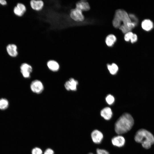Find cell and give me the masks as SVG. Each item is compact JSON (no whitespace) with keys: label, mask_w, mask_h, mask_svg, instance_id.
<instances>
[{"label":"cell","mask_w":154,"mask_h":154,"mask_svg":"<svg viewBox=\"0 0 154 154\" xmlns=\"http://www.w3.org/2000/svg\"><path fill=\"white\" fill-rule=\"evenodd\" d=\"M17 46L13 44H9L7 47V50L8 54L13 57L16 56L18 54Z\"/></svg>","instance_id":"9a60e30c"},{"label":"cell","mask_w":154,"mask_h":154,"mask_svg":"<svg viewBox=\"0 0 154 154\" xmlns=\"http://www.w3.org/2000/svg\"><path fill=\"white\" fill-rule=\"evenodd\" d=\"M135 141L141 144L145 149H149L154 143V136L149 131L145 129H141L136 133L135 136Z\"/></svg>","instance_id":"7a4b0ae2"},{"label":"cell","mask_w":154,"mask_h":154,"mask_svg":"<svg viewBox=\"0 0 154 154\" xmlns=\"http://www.w3.org/2000/svg\"><path fill=\"white\" fill-rule=\"evenodd\" d=\"M134 120L129 114L125 113L121 116L115 124V130L118 134L125 133L129 131L133 127Z\"/></svg>","instance_id":"6da1fadb"},{"label":"cell","mask_w":154,"mask_h":154,"mask_svg":"<svg viewBox=\"0 0 154 154\" xmlns=\"http://www.w3.org/2000/svg\"><path fill=\"white\" fill-rule=\"evenodd\" d=\"M47 65L48 68L51 71H56L59 68V65L56 61L53 60H50L47 63Z\"/></svg>","instance_id":"e0dca14e"},{"label":"cell","mask_w":154,"mask_h":154,"mask_svg":"<svg viewBox=\"0 0 154 154\" xmlns=\"http://www.w3.org/2000/svg\"><path fill=\"white\" fill-rule=\"evenodd\" d=\"M129 15L131 22L137 24L138 20L136 17L134 15L131 14H129Z\"/></svg>","instance_id":"cb8c5ba5"},{"label":"cell","mask_w":154,"mask_h":154,"mask_svg":"<svg viewBox=\"0 0 154 154\" xmlns=\"http://www.w3.org/2000/svg\"><path fill=\"white\" fill-rule=\"evenodd\" d=\"M106 100L107 103L109 104H111L114 101V97L111 95H108L106 98Z\"/></svg>","instance_id":"44dd1931"},{"label":"cell","mask_w":154,"mask_h":154,"mask_svg":"<svg viewBox=\"0 0 154 154\" xmlns=\"http://www.w3.org/2000/svg\"><path fill=\"white\" fill-rule=\"evenodd\" d=\"M0 4L3 5H5L7 4V2L4 0H0Z\"/></svg>","instance_id":"484cf974"},{"label":"cell","mask_w":154,"mask_h":154,"mask_svg":"<svg viewBox=\"0 0 154 154\" xmlns=\"http://www.w3.org/2000/svg\"><path fill=\"white\" fill-rule=\"evenodd\" d=\"M131 22L129 14L125 11L118 9L115 12L112 24L114 27L119 28L121 25L127 26V23Z\"/></svg>","instance_id":"3957f363"},{"label":"cell","mask_w":154,"mask_h":154,"mask_svg":"<svg viewBox=\"0 0 154 154\" xmlns=\"http://www.w3.org/2000/svg\"><path fill=\"white\" fill-rule=\"evenodd\" d=\"M44 154H54V152L52 149L48 148L45 151Z\"/></svg>","instance_id":"d4e9b609"},{"label":"cell","mask_w":154,"mask_h":154,"mask_svg":"<svg viewBox=\"0 0 154 154\" xmlns=\"http://www.w3.org/2000/svg\"><path fill=\"white\" fill-rule=\"evenodd\" d=\"M124 38L126 41H129L130 40L132 43H133L137 41V37L136 34L129 31L125 34Z\"/></svg>","instance_id":"2e32d148"},{"label":"cell","mask_w":154,"mask_h":154,"mask_svg":"<svg viewBox=\"0 0 154 154\" xmlns=\"http://www.w3.org/2000/svg\"><path fill=\"white\" fill-rule=\"evenodd\" d=\"M116 40L115 36L113 34L108 35L106 39V43L107 45L109 46H112Z\"/></svg>","instance_id":"ac0fdd59"},{"label":"cell","mask_w":154,"mask_h":154,"mask_svg":"<svg viewBox=\"0 0 154 154\" xmlns=\"http://www.w3.org/2000/svg\"><path fill=\"white\" fill-rule=\"evenodd\" d=\"M30 5L32 8L34 10L40 11L44 6V3L41 0H32L30 2Z\"/></svg>","instance_id":"4fadbf2b"},{"label":"cell","mask_w":154,"mask_h":154,"mask_svg":"<svg viewBox=\"0 0 154 154\" xmlns=\"http://www.w3.org/2000/svg\"><path fill=\"white\" fill-rule=\"evenodd\" d=\"M20 69L21 72L24 78H30L32 71V68L31 65L26 63H23L21 65Z\"/></svg>","instance_id":"8992f818"},{"label":"cell","mask_w":154,"mask_h":154,"mask_svg":"<svg viewBox=\"0 0 154 154\" xmlns=\"http://www.w3.org/2000/svg\"><path fill=\"white\" fill-rule=\"evenodd\" d=\"M101 116L106 120H109L112 117V112L111 109L108 107H106L101 111Z\"/></svg>","instance_id":"7c38bea8"},{"label":"cell","mask_w":154,"mask_h":154,"mask_svg":"<svg viewBox=\"0 0 154 154\" xmlns=\"http://www.w3.org/2000/svg\"><path fill=\"white\" fill-rule=\"evenodd\" d=\"M111 141L114 146L120 147L124 145L125 140L123 137L118 135L114 137L112 139Z\"/></svg>","instance_id":"ba28073f"},{"label":"cell","mask_w":154,"mask_h":154,"mask_svg":"<svg viewBox=\"0 0 154 154\" xmlns=\"http://www.w3.org/2000/svg\"><path fill=\"white\" fill-rule=\"evenodd\" d=\"M9 101L5 98H0V110H6L9 107Z\"/></svg>","instance_id":"d6986e66"},{"label":"cell","mask_w":154,"mask_h":154,"mask_svg":"<svg viewBox=\"0 0 154 154\" xmlns=\"http://www.w3.org/2000/svg\"><path fill=\"white\" fill-rule=\"evenodd\" d=\"M142 28L146 31L151 30L153 27V22L150 20L146 19L143 20L141 24Z\"/></svg>","instance_id":"5bb4252c"},{"label":"cell","mask_w":154,"mask_h":154,"mask_svg":"<svg viewBox=\"0 0 154 154\" xmlns=\"http://www.w3.org/2000/svg\"><path fill=\"white\" fill-rule=\"evenodd\" d=\"M96 154H109V152L103 149H97L96 150ZM88 154H93L90 153Z\"/></svg>","instance_id":"603a6c76"},{"label":"cell","mask_w":154,"mask_h":154,"mask_svg":"<svg viewBox=\"0 0 154 154\" xmlns=\"http://www.w3.org/2000/svg\"><path fill=\"white\" fill-rule=\"evenodd\" d=\"M26 11L25 6L23 4L18 3L17 6L14 9L15 14L19 16H21Z\"/></svg>","instance_id":"30bf717a"},{"label":"cell","mask_w":154,"mask_h":154,"mask_svg":"<svg viewBox=\"0 0 154 154\" xmlns=\"http://www.w3.org/2000/svg\"><path fill=\"white\" fill-rule=\"evenodd\" d=\"M76 8L82 11H88L90 9L88 3L85 1H81L76 4Z\"/></svg>","instance_id":"8fae6325"},{"label":"cell","mask_w":154,"mask_h":154,"mask_svg":"<svg viewBox=\"0 0 154 154\" xmlns=\"http://www.w3.org/2000/svg\"><path fill=\"white\" fill-rule=\"evenodd\" d=\"M78 84V81L74 78H71L69 80L65 82L64 86L67 90L76 91L77 89Z\"/></svg>","instance_id":"9c48e42d"},{"label":"cell","mask_w":154,"mask_h":154,"mask_svg":"<svg viewBox=\"0 0 154 154\" xmlns=\"http://www.w3.org/2000/svg\"><path fill=\"white\" fill-rule=\"evenodd\" d=\"M91 137L94 143L99 144L102 141L103 138V135L101 131L96 129L92 132Z\"/></svg>","instance_id":"52a82bcc"},{"label":"cell","mask_w":154,"mask_h":154,"mask_svg":"<svg viewBox=\"0 0 154 154\" xmlns=\"http://www.w3.org/2000/svg\"><path fill=\"white\" fill-rule=\"evenodd\" d=\"M107 67L110 73L113 75L116 74L118 70L117 65L114 63H112L111 65L108 64Z\"/></svg>","instance_id":"ffe728a7"},{"label":"cell","mask_w":154,"mask_h":154,"mask_svg":"<svg viewBox=\"0 0 154 154\" xmlns=\"http://www.w3.org/2000/svg\"><path fill=\"white\" fill-rule=\"evenodd\" d=\"M70 16L72 19L77 22H82L84 19L82 11L76 8L71 10Z\"/></svg>","instance_id":"277c9868"},{"label":"cell","mask_w":154,"mask_h":154,"mask_svg":"<svg viewBox=\"0 0 154 154\" xmlns=\"http://www.w3.org/2000/svg\"><path fill=\"white\" fill-rule=\"evenodd\" d=\"M30 88L33 92L39 94L43 91L44 86L42 84L40 81L35 80L32 82L30 85Z\"/></svg>","instance_id":"5b68a950"},{"label":"cell","mask_w":154,"mask_h":154,"mask_svg":"<svg viewBox=\"0 0 154 154\" xmlns=\"http://www.w3.org/2000/svg\"><path fill=\"white\" fill-rule=\"evenodd\" d=\"M31 153L32 154H42V151L40 148L36 147L33 149Z\"/></svg>","instance_id":"7402d4cb"}]
</instances>
